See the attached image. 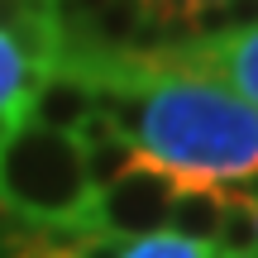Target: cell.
Here are the masks:
<instances>
[{
  "instance_id": "6",
  "label": "cell",
  "mask_w": 258,
  "mask_h": 258,
  "mask_svg": "<svg viewBox=\"0 0 258 258\" xmlns=\"http://www.w3.org/2000/svg\"><path fill=\"white\" fill-rule=\"evenodd\" d=\"M34 77L38 72H34V62L19 53V43L0 34V115L19 110V101H24V91L34 86Z\"/></svg>"
},
{
  "instance_id": "2",
  "label": "cell",
  "mask_w": 258,
  "mask_h": 258,
  "mask_svg": "<svg viewBox=\"0 0 258 258\" xmlns=\"http://www.w3.org/2000/svg\"><path fill=\"white\" fill-rule=\"evenodd\" d=\"M177 177L167 167L139 158L124 177H115L110 186H101L86 211V230L91 234H110V239H148V234H163L167 230V211H172V196H177Z\"/></svg>"
},
{
  "instance_id": "9",
  "label": "cell",
  "mask_w": 258,
  "mask_h": 258,
  "mask_svg": "<svg viewBox=\"0 0 258 258\" xmlns=\"http://www.w3.org/2000/svg\"><path fill=\"white\" fill-rule=\"evenodd\" d=\"M19 105H24V101H19ZM15 120H19V110H10V115H0V134H5V129L15 124Z\"/></svg>"
},
{
  "instance_id": "3",
  "label": "cell",
  "mask_w": 258,
  "mask_h": 258,
  "mask_svg": "<svg viewBox=\"0 0 258 258\" xmlns=\"http://www.w3.org/2000/svg\"><path fill=\"white\" fill-rule=\"evenodd\" d=\"M172 62L191 67V72H206L215 82H225L234 96L258 110V24L249 29H230V34L215 38H191V43H172L163 48Z\"/></svg>"
},
{
  "instance_id": "1",
  "label": "cell",
  "mask_w": 258,
  "mask_h": 258,
  "mask_svg": "<svg viewBox=\"0 0 258 258\" xmlns=\"http://www.w3.org/2000/svg\"><path fill=\"white\" fill-rule=\"evenodd\" d=\"M96 191L72 134L38 129L19 115L0 134V206L29 225H82Z\"/></svg>"
},
{
  "instance_id": "8",
  "label": "cell",
  "mask_w": 258,
  "mask_h": 258,
  "mask_svg": "<svg viewBox=\"0 0 258 258\" xmlns=\"http://www.w3.org/2000/svg\"><path fill=\"white\" fill-rule=\"evenodd\" d=\"M201 5H215V0H148V19H158V24L177 29V38H182V43H191L186 19H191Z\"/></svg>"
},
{
  "instance_id": "5",
  "label": "cell",
  "mask_w": 258,
  "mask_h": 258,
  "mask_svg": "<svg viewBox=\"0 0 258 258\" xmlns=\"http://www.w3.org/2000/svg\"><path fill=\"white\" fill-rule=\"evenodd\" d=\"M220 220H225V186H206V182L177 186L172 211H167V234L211 249L215 234H220Z\"/></svg>"
},
{
  "instance_id": "4",
  "label": "cell",
  "mask_w": 258,
  "mask_h": 258,
  "mask_svg": "<svg viewBox=\"0 0 258 258\" xmlns=\"http://www.w3.org/2000/svg\"><path fill=\"white\" fill-rule=\"evenodd\" d=\"M19 115L38 129H53V134H77L96 115V86L86 77H77L72 67H48L24 91Z\"/></svg>"
},
{
  "instance_id": "7",
  "label": "cell",
  "mask_w": 258,
  "mask_h": 258,
  "mask_svg": "<svg viewBox=\"0 0 258 258\" xmlns=\"http://www.w3.org/2000/svg\"><path fill=\"white\" fill-rule=\"evenodd\" d=\"M120 258H211V249H201V244H186V239H177V234H148V239H134V244H124V253Z\"/></svg>"
}]
</instances>
